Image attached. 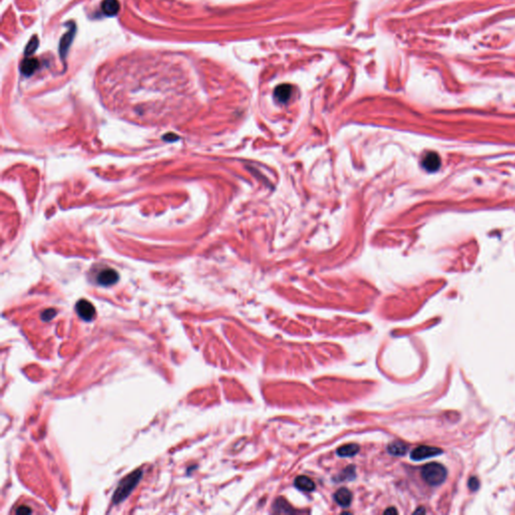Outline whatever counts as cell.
Segmentation results:
<instances>
[{
	"instance_id": "obj_1",
	"label": "cell",
	"mask_w": 515,
	"mask_h": 515,
	"mask_svg": "<svg viewBox=\"0 0 515 515\" xmlns=\"http://www.w3.org/2000/svg\"><path fill=\"white\" fill-rule=\"evenodd\" d=\"M142 476H143L142 469H138V470H135L134 472H132L131 474L127 475L123 480H121V482L119 483L117 489H116L113 495V498H112L113 502L115 504H119L123 502L131 494V492L136 488V486L139 483V481L142 479Z\"/></svg>"
},
{
	"instance_id": "obj_2",
	"label": "cell",
	"mask_w": 515,
	"mask_h": 515,
	"mask_svg": "<svg viewBox=\"0 0 515 515\" xmlns=\"http://www.w3.org/2000/svg\"><path fill=\"white\" fill-rule=\"evenodd\" d=\"M447 469L439 463H430L422 469V477L431 486L442 484L447 478Z\"/></svg>"
},
{
	"instance_id": "obj_3",
	"label": "cell",
	"mask_w": 515,
	"mask_h": 515,
	"mask_svg": "<svg viewBox=\"0 0 515 515\" xmlns=\"http://www.w3.org/2000/svg\"><path fill=\"white\" fill-rule=\"evenodd\" d=\"M443 451L439 449V448L431 446H420L411 453V458L413 461H422L428 458L441 455Z\"/></svg>"
},
{
	"instance_id": "obj_4",
	"label": "cell",
	"mask_w": 515,
	"mask_h": 515,
	"mask_svg": "<svg viewBox=\"0 0 515 515\" xmlns=\"http://www.w3.org/2000/svg\"><path fill=\"white\" fill-rule=\"evenodd\" d=\"M76 310H77V313L79 314V316L82 320L90 322L95 318V315H96L95 307L93 306L91 302L85 300V299H82V300L78 301L76 305Z\"/></svg>"
},
{
	"instance_id": "obj_5",
	"label": "cell",
	"mask_w": 515,
	"mask_h": 515,
	"mask_svg": "<svg viewBox=\"0 0 515 515\" xmlns=\"http://www.w3.org/2000/svg\"><path fill=\"white\" fill-rule=\"evenodd\" d=\"M119 280V275L113 269H104L99 273L97 277L98 284L102 286H110Z\"/></svg>"
},
{
	"instance_id": "obj_6",
	"label": "cell",
	"mask_w": 515,
	"mask_h": 515,
	"mask_svg": "<svg viewBox=\"0 0 515 515\" xmlns=\"http://www.w3.org/2000/svg\"><path fill=\"white\" fill-rule=\"evenodd\" d=\"M422 164L423 167L430 172L437 171L441 165L440 156L435 152H429L424 156Z\"/></svg>"
},
{
	"instance_id": "obj_7",
	"label": "cell",
	"mask_w": 515,
	"mask_h": 515,
	"mask_svg": "<svg viewBox=\"0 0 515 515\" xmlns=\"http://www.w3.org/2000/svg\"><path fill=\"white\" fill-rule=\"evenodd\" d=\"M291 94H292V87L290 85L283 84V85H280V86H278L276 88V90L274 92V97L276 98V100H277L278 102L286 103V102H288V100L290 99Z\"/></svg>"
},
{
	"instance_id": "obj_8",
	"label": "cell",
	"mask_w": 515,
	"mask_h": 515,
	"mask_svg": "<svg viewBox=\"0 0 515 515\" xmlns=\"http://www.w3.org/2000/svg\"><path fill=\"white\" fill-rule=\"evenodd\" d=\"M334 499L342 507L350 506L352 499V494L347 488H341L334 494Z\"/></svg>"
},
{
	"instance_id": "obj_9",
	"label": "cell",
	"mask_w": 515,
	"mask_h": 515,
	"mask_svg": "<svg viewBox=\"0 0 515 515\" xmlns=\"http://www.w3.org/2000/svg\"><path fill=\"white\" fill-rule=\"evenodd\" d=\"M294 484L299 490H302L305 492H311L315 489L314 482L310 478L306 476H298L295 479Z\"/></svg>"
},
{
	"instance_id": "obj_10",
	"label": "cell",
	"mask_w": 515,
	"mask_h": 515,
	"mask_svg": "<svg viewBox=\"0 0 515 515\" xmlns=\"http://www.w3.org/2000/svg\"><path fill=\"white\" fill-rule=\"evenodd\" d=\"M102 9L105 14L113 16L118 13L120 9V4L118 0H104L102 3Z\"/></svg>"
},
{
	"instance_id": "obj_11",
	"label": "cell",
	"mask_w": 515,
	"mask_h": 515,
	"mask_svg": "<svg viewBox=\"0 0 515 515\" xmlns=\"http://www.w3.org/2000/svg\"><path fill=\"white\" fill-rule=\"evenodd\" d=\"M359 451V446L356 444H348L340 447L337 450V455L340 457H352Z\"/></svg>"
},
{
	"instance_id": "obj_12",
	"label": "cell",
	"mask_w": 515,
	"mask_h": 515,
	"mask_svg": "<svg viewBox=\"0 0 515 515\" xmlns=\"http://www.w3.org/2000/svg\"><path fill=\"white\" fill-rule=\"evenodd\" d=\"M388 450L393 456H404L408 451V446L402 442H393L388 447Z\"/></svg>"
},
{
	"instance_id": "obj_13",
	"label": "cell",
	"mask_w": 515,
	"mask_h": 515,
	"mask_svg": "<svg viewBox=\"0 0 515 515\" xmlns=\"http://www.w3.org/2000/svg\"><path fill=\"white\" fill-rule=\"evenodd\" d=\"M38 66H39V62H38L37 60L28 59V60L23 62V63L21 65V71L25 75H31L33 72H35L38 69Z\"/></svg>"
},
{
	"instance_id": "obj_14",
	"label": "cell",
	"mask_w": 515,
	"mask_h": 515,
	"mask_svg": "<svg viewBox=\"0 0 515 515\" xmlns=\"http://www.w3.org/2000/svg\"><path fill=\"white\" fill-rule=\"evenodd\" d=\"M73 36H74V31L71 30L62 38V42H61V53H62V56H64L66 51H68V48H69V46H70V44L72 42V40H73Z\"/></svg>"
},
{
	"instance_id": "obj_15",
	"label": "cell",
	"mask_w": 515,
	"mask_h": 515,
	"mask_svg": "<svg viewBox=\"0 0 515 515\" xmlns=\"http://www.w3.org/2000/svg\"><path fill=\"white\" fill-rule=\"evenodd\" d=\"M56 310L55 309H46L41 313V320L42 321H49L52 320L56 316Z\"/></svg>"
},
{
	"instance_id": "obj_16",
	"label": "cell",
	"mask_w": 515,
	"mask_h": 515,
	"mask_svg": "<svg viewBox=\"0 0 515 515\" xmlns=\"http://www.w3.org/2000/svg\"><path fill=\"white\" fill-rule=\"evenodd\" d=\"M38 43H39V42H38V41H37V40H33V41L31 40V41H30V42L28 43L27 47H26V51H25V55H26V56H28V55H31L32 53H35V51H36V49H37V47H38Z\"/></svg>"
},
{
	"instance_id": "obj_17",
	"label": "cell",
	"mask_w": 515,
	"mask_h": 515,
	"mask_svg": "<svg viewBox=\"0 0 515 515\" xmlns=\"http://www.w3.org/2000/svg\"><path fill=\"white\" fill-rule=\"evenodd\" d=\"M479 485H480L479 480H478L476 477H472V478H470V480H469V488H470L471 490L476 491V490L479 488Z\"/></svg>"
},
{
	"instance_id": "obj_18",
	"label": "cell",
	"mask_w": 515,
	"mask_h": 515,
	"mask_svg": "<svg viewBox=\"0 0 515 515\" xmlns=\"http://www.w3.org/2000/svg\"><path fill=\"white\" fill-rule=\"evenodd\" d=\"M15 512L18 514H29L31 513V509L27 506H20Z\"/></svg>"
},
{
	"instance_id": "obj_19",
	"label": "cell",
	"mask_w": 515,
	"mask_h": 515,
	"mask_svg": "<svg viewBox=\"0 0 515 515\" xmlns=\"http://www.w3.org/2000/svg\"><path fill=\"white\" fill-rule=\"evenodd\" d=\"M391 512H393V513H397V511H396V510H395L394 508H391V509H388V510H386V512H385V513L387 514V513H391Z\"/></svg>"
}]
</instances>
